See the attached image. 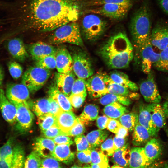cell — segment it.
Wrapping results in <instances>:
<instances>
[{"instance_id": "obj_14", "label": "cell", "mask_w": 168, "mask_h": 168, "mask_svg": "<svg viewBox=\"0 0 168 168\" xmlns=\"http://www.w3.org/2000/svg\"><path fill=\"white\" fill-rule=\"evenodd\" d=\"M29 92L27 87L22 84L10 83L7 86L5 94L11 102L22 103L29 105Z\"/></svg>"}, {"instance_id": "obj_52", "label": "cell", "mask_w": 168, "mask_h": 168, "mask_svg": "<svg viewBox=\"0 0 168 168\" xmlns=\"http://www.w3.org/2000/svg\"><path fill=\"white\" fill-rule=\"evenodd\" d=\"M42 132L45 138L51 139H53L59 135H66L65 133L62 131L56 125L53 126Z\"/></svg>"}, {"instance_id": "obj_22", "label": "cell", "mask_w": 168, "mask_h": 168, "mask_svg": "<svg viewBox=\"0 0 168 168\" xmlns=\"http://www.w3.org/2000/svg\"><path fill=\"white\" fill-rule=\"evenodd\" d=\"M7 47L12 56L20 62L24 61L28 56L23 41L20 38L10 39L7 42Z\"/></svg>"}, {"instance_id": "obj_46", "label": "cell", "mask_w": 168, "mask_h": 168, "mask_svg": "<svg viewBox=\"0 0 168 168\" xmlns=\"http://www.w3.org/2000/svg\"><path fill=\"white\" fill-rule=\"evenodd\" d=\"M102 153L107 157L112 156L115 152L113 138L110 136L100 145Z\"/></svg>"}, {"instance_id": "obj_12", "label": "cell", "mask_w": 168, "mask_h": 168, "mask_svg": "<svg viewBox=\"0 0 168 168\" xmlns=\"http://www.w3.org/2000/svg\"><path fill=\"white\" fill-rule=\"evenodd\" d=\"M160 57V53L154 52L152 48L150 37L142 45L140 50L141 68L143 72L148 74L151 71L152 66L157 62Z\"/></svg>"}, {"instance_id": "obj_58", "label": "cell", "mask_w": 168, "mask_h": 168, "mask_svg": "<svg viewBox=\"0 0 168 168\" xmlns=\"http://www.w3.org/2000/svg\"><path fill=\"white\" fill-rule=\"evenodd\" d=\"M110 118L106 115L98 116L96 119V124L99 129L104 130L107 128Z\"/></svg>"}, {"instance_id": "obj_42", "label": "cell", "mask_w": 168, "mask_h": 168, "mask_svg": "<svg viewBox=\"0 0 168 168\" xmlns=\"http://www.w3.org/2000/svg\"><path fill=\"white\" fill-rule=\"evenodd\" d=\"M36 66L50 70L56 68L55 54L48 55L36 60Z\"/></svg>"}, {"instance_id": "obj_38", "label": "cell", "mask_w": 168, "mask_h": 168, "mask_svg": "<svg viewBox=\"0 0 168 168\" xmlns=\"http://www.w3.org/2000/svg\"><path fill=\"white\" fill-rule=\"evenodd\" d=\"M97 148L91 149V163L101 164L105 168L110 167L108 157L102 153L100 149Z\"/></svg>"}, {"instance_id": "obj_2", "label": "cell", "mask_w": 168, "mask_h": 168, "mask_svg": "<svg viewBox=\"0 0 168 168\" xmlns=\"http://www.w3.org/2000/svg\"><path fill=\"white\" fill-rule=\"evenodd\" d=\"M127 34L120 30L112 34L101 46L100 54L111 69L128 67L134 57V49Z\"/></svg>"}, {"instance_id": "obj_11", "label": "cell", "mask_w": 168, "mask_h": 168, "mask_svg": "<svg viewBox=\"0 0 168 168\" xmlns=\"http://www.w3.org/2000/svg\"><path fill=\"white\" fill-rule=\"evenodd\" d=\"M11 102L15 106L17 110L16 129L22 133L27 132L32 126L34 119V115L29 105L22 103Z\"/></svg>"}, {"instance_id": "obj_36", "label": "cell", "mask_w": 168, "mask_h": 168, "mask_svg": "<svg viewBox=\"0 0 168 168\" xmlns=\"http://www.w3.org/2000/svg\"><path fill=\"white\" fill-rule=\"evenodd\" d=\"M118 120L122 126L129 131L132 132L138 122V114L134 112L127 113L123 114Z\"/></svg>"}, {"instance_id": "obj_9", "label": "cell", "mask_w": 168, "mask_h": 168, "mask_svg": "<svg viewBox=\"0 0 168 168\" xmlns=\"http://www.w3.org/2000/svg\"><path fill=\"white\" fill-rule=\"evenodd\" d=\"M108 75L98 72L85 79L86 89L91 98H100L109 93L107 84Z\"/></svg>"}, {"instance_id": "obj_64", "label": "cell", "mask_w": 168, "mask_h": 168, "mask_svg": "<svg viewBox=\"0 0 168 168\" xmlns=\"http://www.w3.org/2000/svg\"><path fill=\"white\" fill-rule=\"evenodd\" d=\"M113 168H123L122 167L117 164H115L111 167Z\"/></svg>"}, {"instance_id": "obj_4", "label": "cell", "mask_w": 168, "mask_h": 168, "mask_svg": "<svg viewBox=\"0 0 168 168\" xmlns=\"http://www.w3.org/2000/svg\"><path fill=\"white\" fill-rule=\"evenodd\" d=\"M48 41L51 44L69 43L83 46L79 23L72 21L61 26L50 33Z\"/></svg>"}, {"instance_id": "obj_15", "label": "cell", "mask_w": 168, "mask_h": 168, "mask_svg": "<svg viewBox=\"0 0 168 168\" xmlns=\"http://www.w3.org/2000/svg\"><path fill=\"white\" fill-rule=\"evenodd\" d=\"M153 122L159 128L164 127L168 118V102L162 104L160 103H150L147 104Z\"/></svg>"}, {"instance_id": "obj_21", "label": "cell", "mask_w": 168, "mask_h": 168, "mask_svg": "<svg viewBox=\"0 0 168 168\" xmlns=\"http://www.w3.org/2000/svg\"><path fill=\"white\" fill-rule=\"evenodd\" d=\"M57 49L56 47L42 41L34 43L29 48L32 58L36 61L48 55L56 54Z\"/></svg>"}, {"instance_id": "obj_39", "label": "cell", "mask_w": 168, "mask_h": 168, "mask_svg": "<svg viewBox=\"0 0 168 168\" xmlns=\"http://www.w3.org/2000/svg\"><path fill=\"white\" fill-rule=\"evenodd\" d=\"M107 88L109 93L126 96H129L131 93L129 89L115 82L110 77L107 82Z\"/></svg>"}, {"instance_id": "obj_27", "label": "cell", "mask_w": 168, "mask_h": 168, "mask_svg": "<svg viewBox=\"0 0 168 168\" xmlns=\"http://www.w3.org/2000/svg\"><path fill=\"white\" fill-rule=\"evenodd\" d=\"M48 94L49 97L57 102L63 111H72V106L68 97L58 91L56 86L49 88Z\"/></svg>"}, {"instance_id": "obj_30", "label": "cell", "mask_w": 168, "mask_h": 168, "mask_svg": "<svg viewBox=\"0 0 168 168\" xmlns=\"http://www.w3.org/2000/svg\"><path fill=\"white\" fill-rule=\"evenodd\" d=\"M130 149L128 144L116 151L112 158V161L123 167H129Z\"/></svg>"}, {"instance_id": "obj_45", "label": "cell", "mask_w": 168, "mask_h": 168, "mask_svg": "<svg viewBox=\"0 0 168 168\" xmlns=\"http://www.w3.org/2000/svg\"><path fill=\"white\" fill-rule=\"evenodd\" d=\"M42 159L41 156L35 151L32 152L25 160V168H39L41 165Z\"/></svg>"}, {"instance_id": "obj_19", "label": "cell", "mask_w": 168, "mask_h": 168, "mask_svg": "<svg viewBox=\"0 0 168 168\" xmlns=\"http://www.w3.org/2000/svg\"><path fill=\"white\" fill-rule=\"evenodd\" d=\"M0 109L2 116L6 121L11 124L16 123V107L7 98L2 89H0Z\"/></svg>"}, {"instance_id": "obj_35", "label": "cell", "mask_w": 168, "mask_h": 168, "mask_svg": "<svg viewBox=\"0 0 168 168\" xmlns=\"http://www.w3.org/2000/svg\"><path fill=\"white\" fill-rule=\"evenodd\" d=\"M29 106L38 117L49 113L50 104L48 99H39L34 102H30Z\"/></svg>"}, {"instance_id": "obj_56", "label": "cell", "mask_w": 168, "mask_h": 168, "mask_svg": "<svg viewBox=\"0 0 168 168\" xmlns=\"http://www.w3.org/2000/svg\"><path fill=\"white\" fill-rule=\"evenodd\" d=\"M55 144H67L71 145L73 142L70 137L65 135H60L52 139Z\"/></svg>"}, {"instance_id": "obj_10", "label": "cell", "mask_w": 168, "mask_h": 168, "mask_svg": "<svg viewBox=\"0 0 168 168\" xmlns=\"http://www.w3.org/2000/svg\"><path fill=\"white\" fill-rule=\"evenodd\" d=\"M147 78L140 83L139 88L145 101L149 103H160L161 98L155 80L154 74L150 72Z\"/></svg>"}, {"instance_id": "obj_40", "label": "cell", "mask_w": 168, "mask_h": 168, "mask_svg": "<svg viewBox=\"0 0 168 168\" xmlns=\"http://www.w3.org/2000/svg\"><path fill=\"white\" fill-rule=\"evenodd\" d=\"M13 142L12 138H10L3 145L0 147V160L10 161L12 164L13 155Z\"/></svg>"}, {"instance_id": "obj_6", "label": "cell", "mask_w": 168, "mask_h": 168, "mask_svg": "<svg viewBox=\"0 0 168 168\" xmlns=\"http://www.w3.org/2000/svg\"><path fill=\"white\" fill-rule=\"evenodd\" d=\"M51 75L49 70L37 66L30 67L24 73L22 79V84L34 93L44 85Z\"/></svg>"}, {"instance_id": "obj_60", "label": "cell", "mask_w": 168, "mask_h": 168, "mask_svg": "<svg viewBox=\"0 0 168 168\" xmlns=\"http://www.w3.org/2000/svg\"><path fill=\"white\" fill-rule=\"evenodd\" d=\"M128 131L127 129L121 125L115 136L119 138H125L128 135Z\"/></svg>"}, {"instance_id": "obj_49", "label": "cell", "mask_w": 168, "mask_h": 168, "mask_svg": "<svg viewBox=\"0 0 168 168\" xmlns=\"http://www.w3.org/2000/svg\"><path fill=\"white\" fill-rule=\"evenodd\" d=\"M78 152L88 149H91L90 144L85 136L83 134L76 136L74 140Z\"/></svg>"}, {"instance_id": "obj_26", "label": "cell", "mask_w": 168, "mask_h": 168, "mask_svg": "<svg viewBox=\"0 0 168 168\" xmlns=\"http://www.w3.org/2000/svg\"><path fill=\"white\" fill-rule=\"evenodd\" d=\"M144 148L146 156L152 163L160 156L162 152V146L160 141L155 138L149 140Z\"/></svg>"}, {"instance_id": "obj_57", "label": "cell", "mask_w": 168, "mask_h": 168, "mask_svg": "<svg viewBox=\"0 0 168 168\" xmlns=\"http://www.w3.org/2000/svg\"><path fill=\"white\" fill-rule=\"evenodd\" d=\"M48 99L50 104L49 113L55 116L62 110L58 103L55 100L49 97Z\"/></svg>"}, {"instance_id": "obj_51", "label": "cell", "mask_w": 168, "mask_h": 168, "mask_svg": "<svg viewBox=\"0 0 168 168\" xmlns=\"http://www.w3.org/2000/svg\"><path fill=\"white\" fill-rule=\"evenodd\" d=\"M59 161L52 156L44 158L41 160L40 168H60Z\"/></svg>"}, {"instance_id": "obj_1", "label": "cell", "mask_w": 168, "mask_h": 168, "mask_svg": "<svg viewBox=\"0 0 168 168\" xmlns=\"http://www.w3.org/2000/svg\"><path fill=\"white\" fill-rule=\"evenodd\" d=\"M86 0H19L16 5L15 31L50 33L85 14Z\"/></svg>"}, {"instance_id": "obj_54", "label": "cell", "mask_w": 168, "mask_h": 168, "mask_svg": "<svg viewBox=\"0 0 168 168\" xmlns=\"http://www.w3.org/2000/svg\"><path fill=\"white\" fill-rule=\"evenodd\" d=\"M77 157L81 163L86 164L91 163V149H88L78 152Z\"/></svg>"}, {"instance_id": "obj_41", "label": "cell", "mask_w": 168, "mask_h": 168, "mask_svg": "<svg viewBox=\"0 0 168 168\" xmlns=\"http://www.w3.org/2000/svg\"><path fill=\"white\" fill-rule=\"evenodd\" d=\"M136 0H86L85 5L86 7H98L107 3H114L121 4H133Z\"/></svg>"}, {"instance_id": "obj_28", "label": "cell", "mask_w": 168, "mask_h": 168, "mask_svg": "<svg viewBox=\"0 0 168 168\" xmlns=\"http://www.w3.org/2000/svg\"><path fill=\"white\" fill-rule=\"evenodd\" d=\"M152 137L148 131L138 122L133 130L132 143L136 146H142L146 144Z\"/></svg>"}, {"instance_id": "obj_25", "label": "cell", "mask_w": 168, "mask_h": 168, "mask_svg": "<svg viewBox=\"0 0 168 168\" xmlns=\"http://www.w3.org/2000/svg\"><path fill=\"white\" fill-rule=\"evenodd\" d=\"M70 145L67 144H57L52 156L59 161L67 164H71L74 160L75 155L71 151Z\"/></svg>"}, {"instance_id": "obj_7", "label": "cell", "mask_w": 168, "mask_h": 168, "mask_svg": "<svg viewBox=\"0 0 168 168\" xmlns=\"http://www.w3.org/2000/svg\"><path fill=\"white\" fill-rule=\"evenodd\" d=\"M131 4L107 3L95 8L86 9L85 14L93 13L114 20H120L124 18L133 6Z\"/></svg>"}, {"instance_id": "obj_34", "label": "cell", "mask_w": 168, "mask_h": 168, "mask_svg": "<svg viewBox=\"0 0 168 168\" xmlns=\"http://www.w3.org/2000/svg\"><path fill=\"white\" fill-rule=\"evenodd\" d=\"M100 103L106 105L114 102H118L123 105L128 106L131 103V100L126 96L108 93L100 97Z\"/></svg>"}, {"instance_id": "obj_29", "label": "cell", "mask_w": 168, "mask_h": 168, "mask_svg": "<svg viewBox=\"0 0 168 168\" xmlns=\"http://www.w3.org/2000/svg\"><path fill=\"white\" fill-rule=\"evenodd\" d=\"M113 81L133 91H137L139 88L134 82L130 80L126 74L115 71L111 72L109 75Z\"/></svg>"}, {"instance_id": "obj_8", "label": "cell", "mask_w": 168, "mask_h": 168, "mask_svg": "<svg viewBox=\"0 0 168 168\" xmlns=\"http://www.w3.org/2000/svg\"><path fill=\"white\" fill-rule=\"evenodd\" d=\"M72 57L73 71L78 78L86 79L93 75L91 61L85 52L79 51L74 53Z\"/></svg>"}, {"instance_id": "obj_5", "label": "cell", "mask_w": 168, "mask_h": 168, "mask_svg": "<svg viewBox=\"0 0 168 168\" xmlns=\"http://www.w3.org/2000/svg\"><path fill=\"white\" fill-rule=\"evenodd\" d=\"M82 17L79 24L82 37L89 42L100 38L106 31L108 24L99 15L87 13Z\"/></svg>"}, {"instance_id": "obj_53", "label": "cell", "mask_w": 168, "mask_h": 168, "mask_svg": "<svg viewBox=\"0 0 168 168\" xmlns=\"http://www.w3.org/2000/svg\"><path fill=\"white\" fill-rule=\"evenodd\" d=\"M85 130L84 125L78 119L77 123L66 133V135L68 136L76 137L83 134L85 132Z\"/></svg>"}, {"instance_id": "obj_23", "label": "cell", "mask_w": 168, "mask_h": 168, "mask_svg": "<svg viewBox=\"0 0 168 168\" xmlns=\"http://www.w3.org/2000/svg\"><path fill=\"white\" fill-rule=\"evenodd\" d=\"M55 117V125L65 133L66 135L78 121L77 118L72 111L62 110Z\"/></svg>"}, {"instance_id": "obj_59", "label": "cell", "mask_w": 168, "mask_h": 168, "mask_svg": "<svg viewBox=\"0 0 168 168\" xmlns=\"http://www.w3.org/2000/svg\"><path fill=\"white\" fill-rule=\"evenodd\" d=\"M113 140L115 152L126 144V140L125 138H119L115 136L113 138Z\"/></svg>"}, {"instance_id": "obj_61", "label": "cell", "mask_w": 168, "mask_h": 168, "mask_svg": "<svg viewBox=\"0 0 168 168\" xmlns=\"http://www.w3.org/2000/svg\"><path fill=\"white\" fill-rule=\"evenodd\" d=\"M157 1L161 9L168 15V0H157Z\"/></svg>"}, {"instance_id": "obj_63", "label": "cell", "mask_w": 168, "mask_h": 168, "mask_svg": "<svg viewBox=\"0 0 168 168\" xmlns=\"http://www.w3.org/2000/svg\"><path fill=\"white\" fill-rule=\"evenodd\" d=\"M161 166V167L168 168V161L164 163Z\"/></svg>"}, {"instance_id": "obj_48", "label": "cell", "mask_w": 168, "mask_h": 168, "mask_svg": "<svg viewBox=\"0 0 168 168\" xmlns=\"http://www.w3.org/2000/svg\"><path fill=\"white\" fill-rule=\"evenodd\" d=\"M8 66L10 73L13 78L16 79L21 76L23 68L19 63L15 61H11L8 63Z\"/></svg>"}, {"instance_id": "obj_3", "label": "cell", "mask_w": 168, "mask_h": 168, "mask_svg": "<svg viewBox=\"0 0 168 168\" xmlns=\"http://www.w3.org/2000/svg\"><path fill=\"white\" fill-rule=\"evenodd\" d=\"M148 1L146 0L135 12L129 25L132 44L138 57L141 47L150 37L151 21Z\"/></svg>"}, {"instance_id": "obj_32", "label": "cell", "mask_w": 168, "mask_h": 168, "mask_svg": "<svg viewBox=\"0 0 168 168\" xmlns=\"http://www.w3.org/2000/svg\"><path fill=\"white\" fill-rule=\"evenodd\" d=\"M127 108L120 103L114 102L107 105L104 107V114L110 118L118 119L123 114L128 112Z\"/></svg>"}, {"instance_id": "obj_18", "label": "cell", "mask_w": 168, "mask_h": 168, "mask_svg": "<svg viewBox=\"0 0 168 168\" xmlns=\"http://www.w3.org/2000/svg\"><path fill=\"white\" fill-rule=\"evenodd\" d=\"M138 122L144 127L152 137H156L160 129L154 124L147 104L140 103L139 105Z\"/></svg>"}, {"instance_id": "obj_47", "label": "cell", "mask_w": 168, "mask_h": 168, "mask_svg": "<svg viewBox=\"0 0 168 168\" xmlns=\"http://www.w3.org/2000/svg\"><path fill=\"white\" fill-rule=\"evenodd\" d=\"M87 96V93L77 94H71L68 97L72 106L74 108L80 107L84 102Z\"/></svg>"}, {"instance_id": "obj_20", "label": "cell", "mask_w": 168, "mask_h": 168, "mask_svg": "<svg viewBox=\"0 0 168 168\" xmlns=\"http://www.w3.org/2000/svg\"><path fill=\"white\" fill-rule=\"evenodd\" d=\"M129 167H149L152 164L146 156L144 147H134L130 149Z\"/></svg>"}, {"instance_id": "obj_50", "label": "cell", "mask_w": 168, "mask_h": 168, "mask_svg": "<svg viewBox=\"0 0 168 168\" xmlns=\"http://www.w3.org/2000/svg\"><path fill=\"white\" fill-rule=\"evenodd\" d=\"M85 79L79 78L75 80L73 86L71 94L86 93Z\"/></svg>"}, {"instance_id": "obj_31", "label": "cell", "mask_w": 168, "mask_h": 168, "mask_svg": "<svg viewBox=\"0 0 168 168\" xmlns=\"http://www.w3.org/2000/svg\"><path fill=\"white\" fill-rule=\"evenodd\" d=\"M99 109L96 105L88 104L84 107V110L77 118L78 120L84 125L96 120L98 117Z\"/></svg>"}, {"instance_id": "obj_17", "label": "cell", "mask_w": 168, "mask_h": 168, "mask_svg": "<svg viewBox=\"0 0 168 168\" xmlns=\"http://www.w3.org/2000/svg\"><path fill=\"white\" fill-rule=\"evenodd\" d=\"M73 71L68 73L57 72L55 74L56 86L58 91L68 97L71 94L75 79Z\"/></svg>"}, {"instance_id": "obj_24", "label": "cell", "mask_w": 168, "mask_h": 168, "mask_svg": "<svg viewBox=\"0 0 168 168\" xmlns=\"http://www.w3.org/2000/svg\"><path fill=\"white\" fill-rule=\"evenodd\" d=\"M55 146L52 139L38 137L34 142L33 148L34 151L44 158L52 156Z\"/></svg>"}, {"instance_id": "obj_43", "label": "cell", "mask_w": 168, "mask_h": 168, "mask_svg": "<svg viewBox=\"0 0 168 168\" xmlns=\"http://www.w3.org/2000/svg\"><path fill=\"white\" fill-rule=\"evenodd\" d=\"M160 54L159 60L153 66L158 70L168 72V45Z\"/></svg>"}, {"instance_id": "obj_37", "label": "cell", "mask_w": 168, "mask_h": 168, "mask_svg": "<svg viewBox=\"0 0 168 168\" xmlns=\"http://www.w3.org/2000/svg\"><path fill=\"white\" fill-rule=\"evenodd\" d=\"M25 161V153L23 148L19 145L13 147L12 168L23 167Z\"/></svg>"}, {"instance_id": "obj_13", "label": "cell", "mask_w": 168, "mask_h": 168, "mask_svg": "<svg viewBox=\"0 0 168 168\" xmlns=\"http://www.w3.org/2000/svg\"><path fill=\"white\" fill-rule=\"evenodd\" d=\"M150 40L152 45L161 50L168 45V23L158 22L151 32Z\"/></svg>"}, {"instance_id": "obj_55", "label": "cell", "mask_w": 168, "mask_h": 168, "mask_svg": "<svg viewBox=\"0 0 168 168\" xmlns=\"http://www.w3.org/2000/svg\"><path fill=\"white\" fill-rule=\"evenodd\" d=\"M122 125L118 120L110 118L107 125V129L115 134Z\"/></svg>"}, {"instance_id": "obj_62", "label": "cell", "mask_w": 168, "mask_h": 168, "mask_svg": "<svg viewBox=\"0 0 168 168\" xmlns=\"http://www.w3.org/2000/svg\"><path fill=\"white\" fill-rule=\"evenodd\" d=\"M4 77V73L2 68L0 65V86L2 84Z\"/></svg>"}, {"instance_id": "obj_16", "label": "cell", "mask_w": 168, "mask_h": 168, "mask_svg": "<svg viewBox=\"0 0 168 168\" xmlns=\"http://www.w3.org/2000/svg\"><path fill=\"white\" fill-rule=\"evenodd\" d=\"M55 57L56 68L58 72L65 73L73 71L72 57L66 48H57Z\"/></svg>"}, {"instance_id": "obj_44", "label": "cell", "mask_w": 168, "mask_h": 168, "mask_svg": "<svg viewBox=\"0 0 168 168\" xmlns=\"http://www.w3.org/2000/svg\"><path fill=\"white\" fill-rule=\"evenodd\" d=\"M38 122L42 132L55 125V117L53 115L48 113L38 117Z\"/></svg>"}, {"instance_id": "obj_33", "label": "cell", "mask_w": 168, "mask_h": 168, "mask_svg": "<svg viewBox=\"0 0 168 168\" xmlns=\"http://www.w3.org/2000/svg\"><path fill=\"white\" fill-rule=\"evenodd\" d=\"M109 133L108 131L99 129L92 131L86 136L90 144L91 149L98 147L108 137Z\"/></svg>"}]
</instances>
